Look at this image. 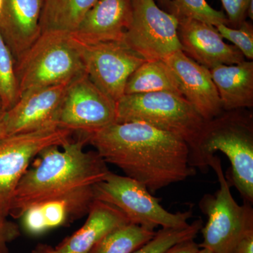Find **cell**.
I'll list each match as a JSON object with an SVG mask.
<instances>
[{
	"label": "cell",
	"mask_w": 253,
	"mask_h": 253,
	"mask_svg": "<svg viewBox=\"0 0 253 253\" xmlns=\"http://www.w3.org/2000/svg\"><path fill=\"white\" fill-rule=\"evenodd\" d=\"M116 121V103L86 73L69 83L61 105L58 126L89 134Z\"/></svg>",
	"instance_id": "cell-10"
},
{
	"label": "cell",
	"mask_w": 253,
	"mask_h": 253,
	"mask_svg": "<svg viewBox=\"0 0 253 253\" xmlns=\"http://www.w3.org/2000/svg\"><path fill=\"white\" fill-rule=\"evenodd\" d=\"M86 143L83 134L78 141L43 150L18 182L9 216L20 219L34 205L102 181L110 172L107 163L96 151L86 152Z\"/></svg>",
	"instance_id": "cell-2"
},
{
	"label": "cell",
	"mask_w": 253,
	"mask_h": 253,
	"mask_svg": "<svg viewBox=\"0 0 253 253\" xmlns=\"http://www.w3.org/2000/svg\"><path fill=\"white\" fill-rule=\"evenodd\" d=\"M233 253H253V234L245 237Z\"/></svg>",
	"instance_id": "cell-30"
},
{
	"label": "cell",
	"mask_w": 253,
	"mask_h": 253,
	"mask_svg": "<svg viewBox=\"0 0 253 253\" xmlns=\"http://www.w3.org/2000/svg\"><path fill=\"white\" fill-rule=\"evenodd\" d=\"M251 0H221L226 12L229 25L239 28L247 17V9Z\"/></svg>",
	"instance_id": "cell-27"
},
{
	"label": "cell",
	"mask_w": 253,
	"mask_h": 253,
	"mask_svg": "<svg viewBox=\"0 0 253 253\" xmlns=\"http://www.w3.org/2000/svg\"><path fill=\"white\" fill-rule=\"evenodd\" d=\"M81 44L88 77L103 92L117 102L125 95L128 78L146 61L123 42L92 44L81 42Z\"/></svg>",
	"instance_id": "cell-11"
},
{
	"label": "cell",
	"mask_w": 253,
	"mask_h": 253,
	"mask_svg": "<svg viewBox=\"0 0 253 253\" xmlns=\"http://www.w3.org/2000/svg\"><path fill=\"white\" fill-rule=\"evenodd\" d=\"M199 249V245L194 239H189L174 245L163 253H198Z\"/></svg>",
	"instance_id": "cell-29"
},
{
	"label": "cell",
	"mask_w": 253,
	"mask_h": 253,
	"mask_svg": "<svg viewBox=\"0 0 253 253\" xmlns=\"http://www.w3.org/2000/svg\"><path fill=\"white\" fill-rule=\"evenodd\" d=\"M129 223L118 208L95 199L84 224L55 248L61 253H88L111 231Z\"/></svg>",
	"instance_id": "cell-18"
},
{
	"label": "cell",
	"mask_w": 253,
	"mask_h": 253,
	"mask_svg": "<svg viewBox=\"0 0 253 253\" xmlns=\"http://www.w3.org/2000/svg\"><path fill=\"white\" fill-rule=\"evenodd\" d=\"M132 14L123 42L145 61L163 60L182 51L179 21L160 8L155 0H131Z\"/></svg>",
	"instance_id": "cell-9"
},
{
	"label": "cell",
	"mask_w": 253,
	"mask_h": 253,
	"mask_svg": "<svg viewBox=\"0 0 253 253\" xmlns=\"http://www.w3.org/2000/svg\"><path fill=\"white\" fill-rule=\"evenodd\" d=\"M178 36L182 51L201 66L211 70L219 65L245 61L239 49L224 42L214 26L189 18H178Z\"/></svg>",
	"instance_id": "cell-15"
},
{
	"label": "cell",
	"mask_w": 253,
	"mask_h": 253,
	"mask_svg": "<svg viewBox=\"0 0 253 253\" xmlns=\"http://www.w3.org/2000/svg\"><path fill=\"white\" fill-rule=\"evenodd\" d=\"M73 131L53 127L19 133L0 139V214L9 216L11 201L18 182L32 161L43 150L62 146Z\"/></svg>",
	"instance_id": "cell-8"
},
{
	"label": "cell",
	"mask_w": 253,
	"mask_h": 253,
	"mask_svg": "<svg viewBox=\"0 0 253 253\" xmlns=\"http://www.w3.org/2000/svg\"><path fill=\"white\" fill-rule=\"evenodd\" d=\"M129 122L146 123L179 136L189 144L191 159L206 121L183 96L152 92L125 94L116 102V123Z\"/></svg>",
	"instance_id": "cell-5"
},
{
	"label": "cell",
	"mask_w": 253,
	"mask_h": 253,
	"mask_svg": "<svg viewBox=\"0 0 253 253\" xmlns=\"http://www.w3.org/2000/svg\"><path fill=\"white\" fill-rule=\"evenodd\" d=\"M202 227L203 221L197 219L186 227L161 228L152 239L132 253H163L178 243L195 239Z\"/></svg>",
	"instance_id": "cell-24"
},
{
	"label": "cell",
	"mask_w": 253,
	"mask_h": 253,
	"mask_svg": "<svg viewBox=\"0 0 253 253\" xmlns=\"http://www.w3.org/2000/svg\"><path fill=\"white\" fill-rule=\"evenodd\" d=\"M131 14V0H98L71 33L86 44L123 42Z\"/></svg>",
	"instance_id": "cell-16"
},
{
	"label": "cell",
	"mask_w": 253,
	"mask_h": 253,
	"mask_svg": "<svg viewBox=\"0 0 253 253\" xmlns=\"http://www.w3.org/2000/svg\"><path fill=\"white\" fill-rule=\"evenodd\" d=\"M247 16L251 20L253 19V0H251L247 9Z\"/></svg>",
	"instance_id": "cell-34"
},
{
	"label": "cell",
	"mask_w": 253,
	"mask_h": 253,
	"mask_svg": "<svg viewBox=\"0 0 253 253\" xmlns=\"http://www.w3.org/2000/svg\"><path fill=\"white\" fill-rule=\"evenodd\" d=\"M98 0H44L42 11V33H73Z\"/></svg>",
	"instance_id": "cell-21"
},
{
	"label": "cell",
	"mask_w": 253,
	"mask_h": 253,
	"mask_svg": "<svg viewBox=\"0 0 253 253\" xmlns=\"http://www.w3.org/2000/svg\"><path fill=\"white\" fill-rule=\"evenodd\" d=\"M198 253H212L211 251L206 249H200Z\"/></svg>",
	"instance_id": "cell-35"
},
{
	"label": "cell",
	"mask_w": 253,
	"mask_h": 253,
	"mask_svg": "<svg viewBox=\"0 0 253 253\" xmlns=\"http://www.w3.org/2000/svg\"><path fill=\"white\" fill-rule=\"evenodd\" d=\"M223 110L234 111L253 106V62L219 65L210 70Z\"/></svg>",
	"instance_id": "cell-19"
},
{
	"label": "cell",
	"mask_w": 253,
	"mask_h": 253,
	"mask_svg": "<svg viewBox=\"0 0 253 253\" xmlns=\"http://www.w3.org/2000/svg\"><path fill=\"white\" fill-rule=\"evenodd\" d=\"M19 97L16 61L0 33V99L3 111L12 108Z\"/></svg>",
	"instance_id": "cell-23"
},
{
	"label": "cell",
	"mask_w": 253,
	"mask_h": 253,
	"mask_svg": "<svg viewBox=\"0 0 253 253\" xmlns=\"http://www.w3.org/2000/svg\"><path fill=\"white\" fill-rule=\"evenodd\" d=\"M174 75L182 96L205 121L223 113L222 105L211 71L178 51L163 60Z\"/></svg>",
	"instance_id": "cell-14"
},
{
	"label": "cell",
	"mask_w": 253,
	"mask_h": 253,
	"mask_svg": "<svg viewBox=\"0 0 253 253\" xmlns=\"http://www.w3.org/2000/svg\"><path fill=\"white\" fill-rule=\"evenodd\" d=\"M16 73L20 95L71 83L86 73L81 42L68 32H43L16 61Z\"/></svg>",
	"instance_id": "cell-4"
},
{
	"label": "cell",
	"mask_w": 253,
	"mask_h": 253,
	"mask_svg": "<svg viewBox=\"0 0 253 253\" xmlns=\"http://www.w3.org/2000/svg\"><path fill=\"white\" fill-rule=\"evenodd\" d=\"M156 233L129 223L111 231L88 253H132L152 239Z\"/></svg>",
	"instance_id": "cell-22"
},
{
	"label": "cell",
	"mask_w": 253,
	"mask_h": 253,
	"mask_svg": "<svg viewBox=\"0 0 253 253\" xmlns=\"http://www.w3.org/2000/svg\"><path fill=\"white\" fill-rule=\"evenodd\" d=\"M44 0H4L0 12V33L17 61L42 33Z\"/></svg>",
	"instance_id": "cell-17"
},
{
	"label": "cell",
	"mask_w": 253,
	"mask_h": 253,
	"mask_svg": "<svg viewBox=\"0 0 253 253\" xmlns=\"http://www.w3.org/2000/svg\"><path fill=\"white\" fill-rule=\"evenodd\" d=\"M1 111H3L2 104H1V99H0V112H1Z\"/></svg>",
	"instance_id": "cell-37"
},
{
	"label": "cell",
	"mask_w": 253,
	"mask_h": 253,
	"mask_svg": "<svg viewBox=\"0 0 253 253\" xmlns=\"http://www.w3.org/2000/svg\"><path fill=\"white\" fill-rule=\"evenodd\" d=\"M4 112H0V139L6 136V130L4 126Z\"/></svg>",
	"instance_id": "cell-32"
},
{
	"label": "cell",
	"mask_w": 253,
	"mask_h": 253,
	"mask_svg": "<svg viewBox=\"0 0 253 253\" xmlns=\"http://www.w3.org/2000/svg\"><path fill=\"white\" fill-rule=\"evenodd\" d=\"M68 84L43 86L23 92L14 106L4 112L6 136L57 127Z\"/></svg>",
	"instance_id": "cell-12"
},
{
	"label": "cell",
	"mask_w": 253,
	"mask_h": 253,
	"mask_svg": "<svg viewBox=\"0 0 253 253\" xmlns=\"http://www.w3.org/2000/svg\"><path fill=\"white\" fill-rule=\"evenodd\" d=\"M152 92L183 96L174 75L163 60L145 61L131 73L125 88V94Z\"/></svg>",
	"instance_id": "cell-20"
},
{
	"label": "cell",
	"mask_w": 253,
	"mask_h": 253,
	"mask_svg": "<svg viewBox=\"0 0 253 253\" xmlns=\"http://www.w3.org/2000/svg\"><path fill=\"white\" fill-rule=\"evenodd\" d=\"M95 199L114 206L122 211L129 222L155 231L161 228H182L189 225L191 211L172 213L161 206L146 186L126 176L110 171L94 186Z\"/></svg>",
	"instance_id": "cell-7"
},
{
	"label": "cell",
	"mask_w": 253,
	"mask_h": 253,
	"mask_svg": "<svg viewBox=\"0 0 253 253\" xmlns=\"http://www.w3.org/2000/svg\"><path fill=\"white\" fill-rule=\"evenodd\" d=\"M208 166L215 172L219 189L214 194L204 195L200 201V209L208 221L201 230L204 240L199 248L212 253H233L245 237L253 234V204L244 201L239 205L234 199L220 158L213 155Z\"/></svg>",
	"instance_id": "cell-6"
},
{
	"label": "cell",
	"mask_w": 253,
	"mask_h": 253,
	"mask_svg": "<svg viewBox=\"0 0 253 253\" xmlns=\"http://www.w3.org/2000/svg\"><path fill=\"white\" fill-rule=\"evenodd\" d=\"M158 4L162 6L163 10L169 13L171 9V3L172 0H157Z\"/></svg>",
	"instance_id": "cell-33"
},
{
	"label": "cell",
	"mask_w": 253,
	"mask_h": 253,
	"mask_svg": "<svg viewBox=\"0 0 253 253\" xmlns=\"http://www.w3.org/2000/svg\"><path fill=\"white\" fill-rule=\"evenodd\" d=\"M83 134L105 162L120 168L151 194L196 174L189 144L146 123H114Z\"/></svg>",
	"instance_id": "cell-1"
},
{
	"label": "cell",
	"mask_w": 253,
	"mask_h": 253,
	"mask_svg": "<svg viewBox=\"0 0 253 253\" xmlns=\"http://www.w3.org/2000/svg\"><path fill=\"white\" fill-rule=\"evenodd\" d=\"M223 39L231 42L244 57L253 59V28L252 25L244 21L239 28H231L224 24L216 26Z\"/></svg>",
	"instance_id": "cell-26"
},
{
	"label": "cell",
	"mask_w": 253,
	"mask_h": 253,
	"mask_svg": "<svg viewBox=\"0 0 253 253\" xmlns=\"http://www.w3.org/2000/svg\"><path fill=\"white\" fill-rule=\"evenodd\" d=\"M31 253H61L50 245L38 244L32 251Z\"/></svg>",
	"instance_id": "cell-31"
},
{
	"label": "cell",
	"mask_w": 253,
	"mask_h": 253,
	"mask_svg": "<svg viewBox=\"0 0 253 253\" xmlns=\"http://www.w3.org/2000/svg\"><path fill=\"white\" fill-rule=\"evenodd\" d=\"M169 13L177 18H189L212 25L229 26L224 12L213 9L206 0H172Z\"/></svg>",
	"instance_id": "cell-25"
},
{
	"label": "cell",
	"mask_w": 253,
	"mask_h": 253,
	"mask_svg": "<svg viewBox=\"0 0 253 253\" xmlns=\"http://www.w3.org/2000/svg\"><path fill=\"white\" fill-rule=\"evenodd\" d=\"M94 186L73 190L31 206L20 218L23 231L29 236H41L87 215L95 200Z\"/></svg>",
	"instance_id": "cell-13"
},
{
	"label": "cell",
	"mask_w": 253,
	"mask_h": 253,
	"mask_svg": "<svg viewBox=\"0 0 253 253\" xmlns=\"http://www.w3.org/2000/svg\"><path fill=\"white\" fill-rule=\"evenodd\" d=\"M217 151L231 163V180L245 202L253 203V126L251 116L234 111L206 121L191 159V166L208 171V161Z\"/></svg>",
	"instance_id": "cell-3"
},
{
	"label": "cell",
	"mask_w": 253,
	"mask_h": 253,
	"mask_svg": "<svg viewBox=\"0 0 253 253\" xmlns=\"http://www.w3.org/2000/svg\"><path fill=\"white\" fill-rule=\"evenodd\" d=\"M3 1L4 0H0V12H1V10L2 9Z\"/></svg>",
	"instance_id": "cell-36"
},
{
	"label": "cell",
	"mask_w": 253,
	"mask_h": 253,
	"mask_svg": "<svg viewBox=\"0 0 253 253\" xmlns=\"http://www.w3.org/2000/svg\"><path fill=\"white\" fill-rule=\"evenodd\" d=\"M0 214V253H9L8 245L21 236L19 226Z\"/></svg>",
	"instance_id": "cell-28"
}]
</instances>
